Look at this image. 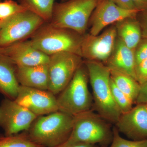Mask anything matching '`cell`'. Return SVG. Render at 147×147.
Segmentation results:
<instances>
[{"mask_svg":"<svg viewBox=\"0 0 147 147\" xmlns=\"http://www.w3.org/2000/svg\"><path fill=\"white\" fill-rule=\"evenodd\" d=\"M92 90L94 110L109 123L115 124L121 113L114 101L110 87V69L100 62L84 61Z\"/></svg>","mask_w":147,"mask_h":147,"instance_id":"6da1fadb","label":"cell"},{"mask_svg":"<svg viewBox=\"0 0 147 147\" xmlns=\"http://www.w3.org/2000/svg\"><path fill=\"white\" fill-rule=\"evenodd\" d=\"M74 116L58 110L38 117L26 133L29 139L43 147H56L67 141L72 131Z\"/></svg>","mask_w":147,"mask_h":147,"instance_id":"7a4b0ae2","label":"cell"},{"mask_svg":"<svg viewBox=\"0 0 147 147\" xmlns=\"http://www.w3.org/2000/svg\"><path fill=\"white\" fill-rule=\"evenodd\" d=\"M83 36L72 30L45 22L31 37L30 41L35 48L49 56L69 52L82 57Z\"/></svg>","mask_w":147,"mask_h":147,"instance_id":"3957f363","label":"cell"},{"mask_svg":"<svg viewBox=\"0 0 147 147\" xmlns=\"http://www.w3.org/2000/svg\"><path fill=\"white\" fill-rule=\"evenodd\" d=\"M108 121L92 109L74 116L73 128L64 143H82L108 146L113 137V129Z\"/></svg>","mask_w":147,"mask_h":147,"instance_id":"277c9868","label":"cell"},{"mask_svg":"<svg viewBox=\"0 0 147 147\" xmlns=\"http://www.w3.org/2000/svg\"><path fill=\"white\" fill-rule=\"evenodd\" d=\"M100 0H67L55 4L49 23L55 26L86 34L89 21Z\"/></svg>","mask_w":147,"mask_h":147,"instance_id":"5b68a950","label":"cell"},{"mask_svg":"<svg viewBox=\"0 0 147 147\" xmlns=\"http://www.w3.org/2000/svg\"><path fill=\"white\" fill-rule=\"evenodd\" d=\"M88 71L84 62L57 98L59 111L75 116L92 110L93 102L88 87Z\"/></svg>","mask_w":147,"mask_h":147,"instance_id":"8992f818","label":"cell"},{"mask_svg":"<svg viewBox=\"0 0 147 147\" xmlns=\"http://www.w3.org/2000/svg\"><path fill=\"white\" fill-rule=\"evenodd\" d=\"M45 23L42 18L28 10L0 22V47L26 40Z\"/></svg>","mask_w":147,"mask_h":147,"instance_id":"52a82bcc","label":"cell"},{"mask_svg":"<svg viewBox=\"0 0 147 147\" xmlns=\"http://www.w3.org/2000/svg\"><path fill=\"white\" fill-rule=\"evenodd\" d=\"M84 62L81 56L69 52H62L49 56L48 91L55 95L59 94Z\"/></svg>","mask_w":147,"mask_h":147,"instance_id":"ba28073f","label":"cell"},{"mask_svg":"<svg viewBox=\"0 0 147 147\" xmlns=\"http://www.w3.org/2000/svg\"><path fill=\"white\" fill-rule=\"evenodd\" d=\"M117 37L115 24L111 25L100 34H84L81 45L82 58L87 61L105 63L113 53Z\"/></svg>","mask_w":147,"mask_h":147,"instance_id":"9c48e42d","label":"cell"},{"mask_svg":"<svg viewBox=\"0 0 147 147\" xmlns=\"http://www.w3.org/2000/svg\"><path fill=\"white\" fill-rule=\"evenodd\" d=\"M37 117L14 100L5 98L0 104V127L7 136L28 131Z\"/></svg>","mask_w":147,"mask_h":147,"instance_id":"30bf717a","label":"cell"},{"mask_svg":"<svg viewBox=\"0 0 147 147\" xmlns=\"http://www.w3.org/2000/svg\"><path fill=\"white\" fill-rule=\"evenodd\" d=\"M139 12L137 9L128 10L121 8L111 0H100L89 21L90 27L89 33L97 35L108 26L125 18L136 17Z\"/></svg>","mask_w":147,"mask_h":147,"instance_id":"8fae6325","label":"cell"},{"mask_svg":"<svg viewBox=\"0 0 147 147\" xmlns=\"http://www.w3.org/2000/svg\"><path fill=\"white\" fill-rule=\"evenodd\" d=\"M48 90L20 86L15 101L37 117L59 110L57 98Z\"/></svg>","mask_w":147,"mask_h":147,"instance_id":"7c38bea8","label":"cell"},{"mask_svg":"<svg viewBox=\"0 0 147 147\" xmlns=\"http://www.w3.org/2000/svg\"><path fill=\"white\" fill-rule=\"evenodd\" d=\"M0 55L16 66H32L48 64L49 56L35 48L30 40L0 47Z\"/></svg>","mask_w":147,"mask_h":147,"instance_id":"4fadbf2b","label":"cell"},{"mask_svg":"<svg viewBox=\"0 0 147 147\" xmlns=\"http://www.w3.org/2000/svg\"><path fill=\"white\" fill-rule=\"evenodd\" d=\"M115 127L121 133L132 140L147 139V106L137 104L126 113L122 114Z\"/></svg>","mask_w":147,"mask_h":147,"instance_id":"5bb4252c","label":"cell"},{"mask_svg":"<svg viewBox=\"0 0 147 147\" xmlns=\"http://www.w3.org/2000/svg\"><path fill=\"white\" fill-rule=\"evenodd\" d=\"M104 64L110 69L124 72L136 79L134 50L127 46L118 36L113 53Z\"/></svg>","mask_w":147,"mask_h":147,"instance_id":"9a60e30c","label":"cell"},{"mask_svg":"<svg viewBox=\"0 0 147 147\" xmlns=\"http://www.w3.org/2000/svg\"><path fill=\"white\" fill-rule=\"evenodd\" d=\"M15 74L20 86L48 90V64L32 66H16Z\"/></svg>","mask_w":147,"mask_h":147,"instance_id":"2e32d148","label":"cell"},{"mask_svg":"<svg viewBox=\"0 0 147 147\" xmlns=\"http://www.w3.org/2000/svg\"><path fill=\"white\" fill-rule=\"evenodd\" d=\"M15 67L0 55V93L12 100L16 99L20 86L16 79Z\"/></svg>","mask_w":147,"mask_h":147,"instance_id":"e0dca14e","label":"cell"},{"mask_svg":"<svg viewBox=\"0 0 147 147\" xmlns=\"http://www.w3.org/2000/svg\"><path fill=\"white\" fill-rule=\"evenodd\" d=\"M115 24L117 36L127 46L134 50L142 38L137 16L125 18Z\"/></svg>","mask_w":147,"mask_h":147,"instance_id":"ac0fdd59","label":"cell"},{"mask_svg":"<svg viewBox=\"0 0 147 147\" xmlns=\"http://www.w3.org/2000/svg\"><path fill=\"white\" fill-rule=\"evenodd\" d=\"M110 77L115 85L135 102L140 88L137 80L128 74L114 69H110Z\"/></svg>","mask_w":147,"mask_h":147,"instance_id":"d6986e66","label":"cell"},{"mask_svg":"<svg viewBox=\"0 0 147 147\" xmlns=\"http://www.w3.org/2000/svg\"><path fill=\"white\" fill-rule=\"evenodd\" d=\"M55 0H19L20 3L30 11L49 23L52 18Z\"/></svg>","mask_w":147,"mask_h":147,"instance_id":"ffe728a7","label":"cell"},{"mask_svg":"<svg viewBox=\"0 0 147 147\" xmlns=\"http://www.w3.org/2000/svg\"><path fill=\"white\" fill-rule=\"evenodd\" d=\"M0 147H43L32 141L26 133L14 135L0 134Z\"/></svg>","mask_w":147,"mask_h":147,"instance_id":"44dd1931","label":"cell"},{"mask_svg":"<svg viewBox=\"0 0 147 147\" xmlns=\"http://www.w3.org/2000/svg\"><path fill=\"white\" fill-rule=\"evenodd\" d=\"M110 87L113 99L121 114L126 113L131 110L133 107L134 102L115 85L111 79Z\"/></svg>","mask_w":147,"mask_h":147,"instance_id":"7402d4cb","label":"cell"},{"mask_svg":"<svg viewBox=\"0 0 147 147\" xmlns=\"http://www.w3.org/2000/svg\"><path fill=\"white\" fill-rule=\"evenodd\" d=\"M113 137L109 147H147V139L128 140L121 137L117 128H113Z\"/></svg>","mask_w":147,"mask_h":147,"instance_id":"603a6c76","label":"cell"},{"mask_svg":"<svg viewBox=\"0 0 147 147\" xmlns=\"http://www.w3.org/2000/svg\"><path fill=\"white\" fill-rule=\"evenodd\" d=\"M27 10L21 4L13 0L0 2V22L21 11Z\"/></svg>","mask_w":147,"mask_h":147,"instance_id":"cb8c5ba5","label":"cell"},{"mask_svg":"<svg viewBox=\"0 0 147 147\" xmlns=\"http://www.w3.org/2000/svg\"><path fill=\"white\" fill-rule=\"evenodd\" d=\"M136 65L142 61L147 59V38L142 37L134 49Z\"/></svg>","mask_w":147,"mask_h":147,"instance_id":"d4e9b609","label":"cell"},{"mask_svg":"<svg viewBox=\"0 0 147 147\" xmlns=\"http://www.w3.org/2000/svg\"><path fill=\"white\" fill-rule=\"evenodd\" d=\"M135 73L136 80L140 85L147 82V59L136 65Z\"/></svg>","mask_w":147,"mask_h":147,"instance_id":"484cf974","label":"cell"},{"mask_svg":"<svg viewBox=\"0 0 147 147\" xmlns=\"http://www.w3.org/2000/svg\"><path fill=\"white\" fill-rule=\"evenodd\" d=\"M138 15L139 17L137 18L141 27L142 37L147 38V10L140 11Z\"/></svg>","mask_w":147,"mask_h":147,"instance_id":"4316f807","label":"cell"},{"mask_svg":"<svg viewBox=\"0 0 147 147\" xmlns=\"http://www.w3.org/2000/svg\"><path fill=\"white\" fill-rule=\"evenodd\" d=\"M135 102L137 104L147 103V82L140 85L139 94Z\"/></svg>","mask_w":147,"mask_h":147,"instance_id":"83f0119b","label":"cell"},{"mask_svg":"<svg viewBox=\"0 0 147 147\" xmlns=\"http://www.w3.org/2000/svg\"><path fill=\"white\" fill-rule=\"evenodd\" d=\"M111 1L119 7L123 9H128V10L137 9L134 7L131 0H111Z\"/></svg>","mask_w":147,"mask_h":147,"instance_id":"f1b7e54d","label":"cell"},{"mask_svg":"<svg viewBox=\"0 0 147 147\" xmlns=\"http://www.w3.org/2000/svg\"><path fill=\"white\" fill-rule=\"evenodd\" d=\"M136 9L140 11L147 10V0H131Z\"/></svg>","mask_w":147,"mask_h":147,"instance_id":"f546056e","label":"cell"},{"mask_svg":"<svg viewBox=\"0 0 147 147\" xmlns=\"http://www.w3.org/2000/svg\"><path fill=\"white\" fill-rule=\"evenodd\" d=\"M56 147H98L97 145L91 144L82 143H74L72 144H63Z\"/></svg>","mask_w":147,"mask_h":147,"instance_id":"4dcf8cb0","label":"cell"},{"mask_svg":"<svg viewBox=\"0 0 147 147\" xmlns=\"http://www.w3.org/2000/svg\"><path fill=\"white\" fill-rule=\"evenodd\" d=\"M108 147V146H100V147Z\"/></svg>","mask_w":147,"mask_h":147,"instance_id":"1f68e13d","label":"cell"},{"mask_svg":"<svg viewBox=\"0 0 147 147\" xmlns=\"http://www.w3.org/2000/svg\"><path fill=\"white\" fill-rule=\"evenodd\" d=\"M146 105H147V103H146Z\"/></svg>","mask_w":147,"mask_h":147,"instance_id":"d6a6232c","label":"cell"},{"mask_svg":"<svg viewBox=\"0 0 147 147\" xmlns=\"http://www.w3.org/2000/svg\"><path fill=\"white\" fill-rule=\"evenodd\" d=\"M65 1H67V0H65Z\"/></svg>","mask_w":147,"mask_h":147,"instance_id":"836d02e7","label":"cell"}]
</instances>
